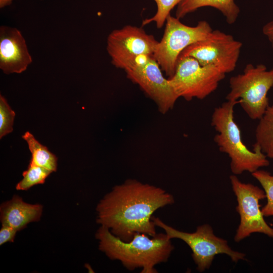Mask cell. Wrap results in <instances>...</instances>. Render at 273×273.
Segmentation results:
<instances>
[{
    "mask_svg": "<svg viewBox=\"0 0 273 273\" xmlns=\"http://www.w3.org/2000/svg\"><path fill=\"white\" fill-rule=\"evenodd\" d=\"M174 202L173 196L163 189L129 179L114 187L100 201L97 222L124 242L138 233L154 237L157 234L152 214Z\"/></svg>",
    "mask_w": 273,
    "mask_h": 273,
    "instance_id": "cell-1",
    "label": "cell"
},
{
    "mask_svg": "<svg viewBox=\"0 0 273 273\" xmlns=\"http://www.w3.org/2000/svg\"><path fill=\"white\" fill-rule=\"evenodd\" d=\"M149 237L138 233L130 241L124 242L102 225L96 234L99 250L110 259L119 260L130 271L142 268L141 273H156L155 266L166 262L174 247L166 234Z\"/></svg>",
    "mask_w": 273,
    "mask_h": 273,
    "instance_id": "cell-2",
    "label": "cell"
},
{
    "mask_svg": "<svg viewBox=\"0 0 273 273\" xmlns=\"http://www.w3.org/2000/svg\"><path fill=\"white\" fill-rule=\"evenodd\" d=\"M238 101H226L214 109L211 117V125L217 131L214 141L221 152L231 159L230 167L235 175L245 171L253 173L260 168L269 165L267 156L257 146L252 151L244 144L241 131L234 119V106Z\"/></svg>",
    "mask_w": 273,
    "mask_h": 273,
    "instance_id": "cell-3",
    "label": "cell"
},
{
    "mask_svg": "<svg viewBox=\"0 0 273 273\" xmlns=\"http://www.w3.org/2000/svg\"><path fill=\"white\" fill-rule=\"evenodd\" d=\"M226 101H238L252 120H259L269 105L267 94L273 87V69L262 64L246 65L242 73L232 76Z\"/></svg>",
    "mask_w": 273,
    "mask_h": 273,
    "instance_id": "cell-4",
    "label": "cell"
},
{
    "mask_svg": "<svg viewBox=\"0 0 273 273\" xmlns=\"http://www.w3.org/2000/svg\"><path fill=\"white\" fill-rule=\"evenodd\" d=\"M212 30L206 21H200L196 26H190L183 23L176 17L168 15L163 36L153 55L168 78L174 75L182 51L191 44L205 39Z\"/></svg>",
    "mask_w": 273,
    "mask_h": 273,
    "instance_id": "cell-5",
    "label": "cell"
},
{
    "mask_svg": "<svg viewBox=\"0 0 273 273\" xmlns=\"http://www.w3.org/2000/svg\"><path fill=\"white\" fill-rule=\"evenodd\" d=\"M152 220L156 226L165 231L168 239H180L190 247L193 259L200 272L209 268L214 257L219 254L228 255L235 262L245 259V254L232 249L227 241L214 235L209 224L198 226L194 233H187L165 224L158 217L152 216Z\"/></svg>",
    "mask_w": 273,
    "mask_h": 273,
    "instance_id": "cell-6",
    "label": "cell"
},
{
    "mask_svg": "<svg viewBox=\"0 0 273 273\" xmlns=\"http://www.w3.org/2000/svg\"><path fill=\"white\" fill-rule=\"evenodd\" d=\"M225 73L211 66H202L191 57H178L174 75L168 78L179 98L203 100L214 92Z\"/></svg>",
    "mask_w": 273,
    "mask_h": 273,
    "instance_id": "cell-7",
    "label": "cell"
},
{
    "mask_svg": "<svg viewBox=\"0 0 273 273\" xmlns=\"http://www.w3.org/2000/svg\"><path fill=\"white\" fill-rule=\"evenodd\" d=\"M124 71L128 79L155 103L160 113L164 114L173 108L179 97L153 56H139Z\"/></svg>",
    "mask_w": 273,
    "mask_h": 273,
    "instance_id": "cell-8",
    "label": "cell"
},
{
    "mask_svg": "<svg viewBox=\"0 0 273 273\" xmlns=\"http://www.w3.org/2000/svg\"><path fill=\"white\" fill-rule=\"evenodd\" d=\"M242 43L229 34L212 30L204 40L186 48L179 57H191L202 66H213L224 73L233 71L239 58Z\"/></svg>",
    "mask_w": 273,
    "mask_h": 273,
    "instance_id": "cell-9",
    "label": "cell"
},
{
    "mask_svg": "<svg viewBox=\"0 0 273 273\" xmlns=\"http://www.w3.org/2000/svg\"><path fill=\"white\" fill-rule=\"evenodd\" d=\"M230 179L237 198L236 210L240 216L234 240L239 242L254 233H262L273 238V228L265 221L259 204L260 200L266 198L264 190L241 181L235 174L231 175Z\"/></svg>",
    "mask_w": 273,
    "mask_h": 273,
    "instance_id": "cell-10",
    "label": "cell"
},
{
    "mask_svg": "<svg viewBox=\"0 0 273 273\" xmlns=\"http://www.w3.org/2000/svg\"><path fill=\"white\" fill-rule=\"evenodd\" d=\"M158 41L142 27L127 25L108 35L107 51L112 64L124 70L140 56H153Z\"/></svg>",
    "mask_w": 273,
    "mask_h": 273,
    "instance_id": "cell-11",
    "label": "cell"
},
{
    "mask_svg": "<svg viewBox=\"0 0 273 273\" xmlns=\"http://www.w3.org/2000/svg\"><path fill=\"white\" fill-rule=\"evenodd\" d=\"M32 62L24 38L16 28H0V68L5 74L21 73Z\"/></svg>",
    "mask_w": 273,
    "mask_h": 273,
    "instance_id": "cell-12",
    "label": "cell"
},
{
    "mask_svg": "<svg viewBox=\"0 0 273 273\" xmlns=\"http://www.w3.org/2000/svg\"><path fill=\"white\" fill-rule=\"evenodd\" d=\"M42 210L41 205L27 203L21 197L15 195L11 200L1 205L2 225L11 226L20 231L28 223L39 220Z\"/></svg>",
    "mask_w": 273,
    "mask_h": 273,
    "instance_id": "cell-13",
    "label": "cell"
},
{
    "mask_svg": "<svg viewBox=\"0 0 273 273\" xmlns=\"http://www.w3.org/2000/svg\"><path fill=\"white\" fill-rule=\"evenodd\" d=\"M205 7H212L219 11L229 24L236 22L240 12L235 0H180L177 6L175 17L182 19L188 14Z\"/></svg>",
    "mask_w": 273,
    "mask_h": 273,
    "instance_id": "cell-14",
    "label": "cell"
},
{
    "mask_svg": "<svg viewBox=\"0 0 273 273\" xmlns=\"http://www.w3.org/2000/svg\"><path fill=\"white\" fill-rule=\"evenodd\" d=\"M256 142L267 156L273 160V104L269 105L259 120L255 129Z\"/></svg>",
    "mask_w": 273,
    "mask_h": 273,
    "instance_id": "cell-15",
    "label": "cell"
},
{
    "mask_svg": "<svg viewBox=\"0 0 273 273\" xmlns=\"http://www.w3.org/2000/svg\"><path fill=\"white\" fill-rule=\"evenodd\" d=\"M22 138L27 142L31 153L29 163L44 168L52 172L57 171L58 158L55 155L41 144L29 131H26Z\"/></svg>",
    "mask_w": 273,
    "mask_h": 273,
    "instance_id": "cell-16",
    "label": "cell"
},
{
    "mask_svg": "<svg viewBox=\"0 0 273 273\" xmlns=\"http://www.w3.org/2000/svg\"><path fill=\"white\" fill-rule=\"evenodd\" d=\"M51 173L44 168L29 163L27 169L22 173V179L16 185V189L27 191L35 185L43 184Z\"/></svg>",
    "mask_w": 273,
    "mask_h": 273,
    "instance_id": "cell-17",
    "label": "cell"
},
{
    "mask_svg": "<svg viewBox=\"0 0 273 273\" xmlns=\"http://www.w3.org/2000/svg\"><path fill=\"white\" fill-rule=\"evenodd\" d=\"M261 184L265 193L267 203L261 209L264 216H273V175L269 172L257 170L251 173Z\"/></svg>",
    "mask_w": 273,
    "mask_h": 273,
    "instance_id": "cell-18",
    "label": "cell"
},
{
    "mask_svg": "<svg viewBox=\"0 0 273 273\" xmlns=\"http://www.w3.org/2000/svg\"><path fill=\"white\" fill-rule=\"evenodd\" d=\"M157 5V11L152 17L147 18L142 22L143 27L152 22L155 23L158 28H161L171 10L180 2V0H153Z\"/></svg>",
    "mask_w": 273,
    "mask_h": 273,
    "instance_id": "cell-19",
    "label": "cell"
},
{
    "mask_svg": "<svg viewBox=\"0 0 273 273\" xmlns=\"http://www.w3.org/2000/svg\"><path fill=\"white\" fill-rule=\"evenodd\" d=\"M15 112L11 108L6 99L0 96V138L11 133L13 129Z\"/></svg>",
    "mask_w": 273,
    "mask_h": 273,
    "instance_id": "cell-20",
    "label": "cell"
},
{
    "mask_svg": "<svg viewBox=\"0 0 273 273\" xmlns=\"http://www.w3.org/2000/svg\"><path fill=\"white\" fill-rule=\"evenodd\" d=\"M18 232L16 229L5 225H2L0 230V245L7 242H13Z\"/></svg>",
    "mask_w": 273,
    "mask_h": 273,
    "instance_id": "cell-21",
    "label": "cell"
},
{
    "mask_svg": "<svg viewBox=\"0 0 273 273\" xmlns=\"http://www.w3.org/2000/svg\"><path fill=\"white\" fill-rule=\"evenodd\" d=\"M263 34L266 37L273 49V21L267 22L262 27Z\"/></svg>",
    "mask_w": 273,
    "mask_h": 273,
    "instance_id": "cell-22",
    "label": "cell"
},
{
    "mask_svg": "<svg viewBox=\"0 0 273 273\" xmlns=\"http://www.w3.org/2000/svg\"><path fill=\"white\" fill-rule=\"evenodd\" d=\"M13 0H0V7L1 8L11 4Z\"/></svg>",
    "mask_w": 273,
    "mask_h": 273,
    "instance_id": "cell-23",
    "label": "cell"
}]
</instances>
